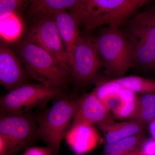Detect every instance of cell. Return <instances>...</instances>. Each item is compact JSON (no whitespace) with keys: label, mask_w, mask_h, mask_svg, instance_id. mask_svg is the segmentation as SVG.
I'll return each mask as SVG.
<instances>
[{"label":"cell","mask_w":155,"mask_h":155,"mask_svg":"<svg viewBox=\"0 0 155 155\" xmlns=\"http://www.w3.org/2000/svg\"></svg>","instance_id":"obj_29"},{"label":"cell","mask_w":155,"mask_h":155,"mask_svg":"<svg viewBox=\"0 0 155 155\" xmlns=\"http://www.w3.org/2000/svg\"><path fill=\"white\" fill-rule=\"evenodd\" d=\"M24 66L13 51L5 45L0 48V83L8 92L28 83Z\"/></svg>","instance_id":"obj_11"},{"label":"cell","mask_w":155,"mask_h":155,"mask_svg":"<svg viewBox=\"0 0 155 155\" xmlns=\"http://www.w3.org/2000/svg\"><path fill=\"white\" fill-rule=\"evenodd\" d=\"M20 151L10 140L0 134V155H18Z\"/></svg>","instance_id":"obj_23"},{"label":"cell","mask_w":155,"mask_h":155,"mask_svg":"<svg viewBox=\"0 0 155 155\" xmlns=\"http://www.w3.org/2000/svg\"><path fill=\"white\" fill-rule=\"evenodd\" d=\"M18 52L28 76L40 83L66 91L72 82L70 68L28 38L19 45Z\"/></svg>","instance_id":"obj_1"},{"label":"cell","mask_w":155,"mask_h":155,"mask_svg":"<svg viewBox=\"0 0 155 155\" xmlns=\"http://www.w3.org/2000/svg\"><path fill=\"white\" fill-rule=\"evenodd\" d=\"M127 155H142V154L140 151L139 150H137L136 151L128 154Z\"/></svg>","instance_id":"obj_28"},{"label":"cell","mask_w":155,"mask_h":155,"mask_svg":"<svg viewBox=\"0 0 155 155\" xmlns=\"http://www.w3.org/2000/svg\"><path fill=\"white\" fill-rule=\"evenodd\" d=\"M69 139L70 147L76 155H82L94 149L101 137L94 125H77L70 127Z\"/></svg>","instance_id":"obj_13"},{"label":"cell","mask_w":155,"mask_h":155,"mask_svg":"<svg viewBox=\"0 0 155 155\" xmlns=\"http://www.w3.org/2000/svg\"><path fill=\"white\" fill-rule=\"evenodd\" d=\"M0 134L8 139L20 152L40 139L36 116L31 111L0 114Z\"/></svg>","instance_id":"obj_8"},{"label":"cell","mask_w":155,"mask_h":155,"mask_svg":"<svg viewBox=\"0 0 155 155\" xmlns=\"http://www.w3.org/2000/svg\"><path fill=\"white\" fill-rule=\"evenodd\" d=\"M123 31L130 45L134 66L155 69V6L136 14Z\"/></svg>","instance_id":"obj_4"},{"label":"cell","mask_w":155,"mask_h":155,"mask_svg":"<svg viewBox=\"0 0 155 155\" xmlns=\"http://www.w3.org/2000/svg\"><path fill=\"white\" fill-rule=\"evenodd\" d=\"M127 0H78L69 12L86 31L109 24L119 26Z\"/></svg>","instance_id":"obj_5"},{"label":"cell","mask_w":155,"mask_h":155,"mask_svg":"<svg viewBox=\"0 0 155 155\" xmlns=\"http://www.w3.org/2000/svg\"><path fill=\"white\" fill-rule=\"evenodd\" d=\"M114 79L123 88L128 89L136 93H155V80L134 75Z\"/></svg>","instance_id":"obj_18"},{"label":"cell","mask_w":155,"mask_h":155,"mask_svg":"<svg viewBox=\"0 0 155 155\" xmlns=\"http://www.w3.org/2000/svg\"><path fill=\"white\" fill-rule=\"evenodd\" d=\"M78 0H29L28 12L35 19L52 16L60 11L70 10Z\"/></svg>","instance_id":"obj_15"},{"label":"cell","mask_w":155,"mask_h":155,"mask_svg":"<svg viewBox=\"0 0 155 155\" xmlns=\"http://www.w3.org/2000/svg\"><path fill=\"white\" fill-rule=\"evenodd\" d=\"M1 35L5 39L12 40L19 36L21 27L14 13L1 18Z\"/></svg>","instance_id":"obj_21"},{"label":"cell","mask_w":155,"mask_h":155,"mask_svg":"<svg viewBox=\"0 0 155 155\" xmlns=\"http://www.w3.org/2000/svg\"><path fill=\"white\" fill-rule=\"evenodd\" d=\"M102 65L95 37L88 33L80 35L69 65L75 87L84 88L95 84L101 80L99 71Z\"/></svg>","instance_id":"obj_6"},{"label":"cell","mask_w":155,"mask_h":155,"mask_svg":"<svg viewBox=\"0 0 155 155\" xmlns=\"http://www.w3.org/2000/svg\"><path fill=\"white\" fill-rule=\"evenodd\" d=\"M114 121L110 111L93 91L77 97L72 126L77 125L97 126Z\"/></svg>","instance_id":"obj_10"},{"label":"cell","mask_w":155,"mask_h":155,"mask_svg":"<svg viewBox=\"0 0 155 155\" xmlns=\"http://www.w3.org/2000/svg\"><path fill=\"white\" fill-rule=\"evenodd\" d=\"M36 19L27 38L69 67L68 55L52 16Z\"/></svg>","instance_id":"obj_9"},{"label":"cell","mask_w":155,"mask_h":155,"mask_svg":"<svg viewBox=\"0 0 155 155\" xmlns=\"http://www.w3.org/2000/svg\"><path fill=\"white\" fill-rule=\"evenodd\" d=\"M120 104L113 111L115 117L120 119H130L135 111L137 97L134 92L122 87L119 95Z\"/></svg>","instance_id":"obj_19"},{"label":"cell","mask_w":155,"mask_h":155,"mask_svg":"<svg viewBox=\"0 0 155 155\" xmlns=\"http://www.w3.org/2000/svg\"><path fill=\"white\" fill-rule=\"evenodd\" d=\"M155 118V93L142 94L137 97L134 113L129 120L144 126Z\"/></svg>","instance_id":"obj_17"},{"label":"cell","mask_w":155,"mask_h":155,"mask_svg":"<svg viewBox=\"0 0 155 155\" xmlns=\"http://www.w3.org/2000/svg\"><path fill=\"white\" fill-rule=\"evenodd\" d=\"M22 155H55L53 150L49 146L46 147H29L24 150Z\"/></svg>","instance_id":"obj_25"},{"label":"cell","mask_w":155,"mask_h":155,"mask_svg":"<svg viewBox=\"0 0 155 155\" xmlns=\"http://www.w3.org/2000/svg\"><path fill=\"white\" fill-rule=\"evenodd\" d=\"M52 17L68 55L69 66L78 39L81 35L79 25L75 18L67 11L58 12Z\"/></svg>","instance_id":"obj_12"},{"label":"cell","mask_w":155,"mask_h":155,"mask_svg":"<svg viewBox=\"0 0 155 155\" xmlns=\"http://www.w3.org/2000/svg\"><path fill=\"white\" fill-rule=\"evenodd\" d=\"M150 133L152 137L155 140V118L149 124Z\"/></svg>","instance_id":"obj_27"},{"label":"cell","mask_w":155,"mask_h":155,"mask_svg":"<svg viewBox=\"0 0 155 155\" xmlns=\"http://www.w3.org/2000/svg\"><path fill=\"white\" fill-rule=\"evenodd\" d=\"M145 139L143 132L106 144L101 155H127L139 150Z\"/></svg>","instance_id":"obj_16"},{"label":"cell","mask_w":155,"mask_h":155,"mask_svg":"<svg viewBox=\"0 0 155 155\" xmlns=\"http://www.w3.org/2000/svg\"><path fill=\"white\" fill-rule=\"evenodd\" d=\"M64 91L41 83L26 84L1 96L0 114H21L44 107Z\"/></svg>","instance_id":"obj_7"},{"label":"cell","mask_w":155,"mask_h":155,"mask_svg":"<svg viewBox=\"0 0 155 155\" xmlns=\"http://www.w3.org/2000/svg\"><path fill=\"white\" fill-rule=\"evenodd\" d=\"M142 155H155V140L146 139L139 149Z\"/></svg>","instance_id":"obj_26"},{"label":"cell","mask_w":155,"mask_h":155,"mask_svg":"<svg viewBox=\"0 0 155 155\" xmlns=\"http://www.w3.org/2000/svg\"><path fill=\"white\" fill-rule=\"evenodd\" d=\"M119 26L109 25L95 37L96 45L107 75L114 79L123 77L134 66L132 51L125 34Z\"/></svg>","instance_id":"obj_3"},{"label":"cell","mask_w":155,"mask_h":155,"mask_svg":"<svg viewBox=\"0 0 155 155\" xmlns=\"http://www.w3.org/2000/svg\"><path fill=\"white\" fill-rule=\"evenodd\" d=\"M26 1L27 0H0L1 18L14 14Z\"/></svg>","instance_id":"obj_22"},{"label":"cell","mask_w":155,"mask_h":155,"mask_svg":"<svg viewBox=\"0 0 155 155\" xmlns=\"http://www.w3.org/2000/svg\"><path fill=\"white\" fill-rule=\"evenodd\" d=\"M102 131L105 144L143 133L144 126L134 120L120 122L115 121L98 126Z\"/></svg>","instance_id":"obj_14"},{"label":"cell","mask_w":155,"mask_h":155,"mask_svg":"<svg viewBox=\"0 0 155 155\" xmlns=\"http://www.w3.org/2000/svg\"><path fill=\"white\" fill-rule=\"evenodd\" d=\"M149 1L150 0H127V4L123 14L124 21Z\"/></svg>","instance_id":"obj_24"},{"label":"cell","mask_w":155,"mask_h":155,"mask_svg":"<svg viewBox=\"0 0 155 155\" xmlns=\"http://www.w3.org/2000/svg\"><path fill=\"white\" fill-rule=\"evenodd\" d=\"M95 84L96 87L93 91L102 103L112 97L119 96L122 88L114 79L108 81L100 80Z\"/></svg>","instance_id":"obj_20"},{"label":"cell","mask_w":155,"mask_h":155,"mask_svg":"<svg viewBox=\"0 0 155 155\" xmlns=\"http://www.w3.org/2000/svg\"><path fill=\"white\" fill-rule=\"evenodd\" d=\"M77 97L64 91L53 99L51 105L35 115L40 138L60 155L63 139L72 125Z\"/></svg>","instance_id":"obj_2"}]
</instances>
